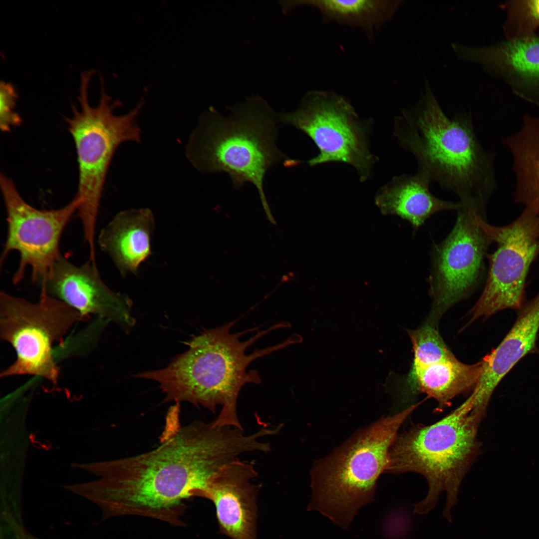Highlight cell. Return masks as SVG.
<instances>
[{
  "instance_id": "cb8c5ba5",
  "label": "cell",
  "mask_w": 539,
  "mask_h": 539,
  "mask_svg": "<svg viewBox=\"0 0 539 539\" xmlns=\"http://www.w3.org/2000/svg\"><path fill=\"white\" fill-rule=\"evenodd\" d=\"M17 95L12 84L1 81L0 84V128L4 132L20 125L21 119L15 111Z\"/></svg>"
},
{
  "instance_id": "9c48e42d",
  "label": "cell",
  "mask_w": 539,
  "mask_h": 539,
  "mask_svg": "<svg viewBox=\"0 0 539 539\" xmlns=\"http://www.w3.org/2000/svg\"><path fill=\"white\" fill-rule=\"evenodd\" d=\"M277 117L279 122L299 129L316 144L319 154L307 161L310 166L341 162L352 165L362 182L371 176L377 160L369 149V123L343 96L331 91H311L295 110Z\"/></svg>"
},
{
  "instance_id": "6da1fadb",
  "label": "cell",
  "mask_w": 539,
  "mask_h": 539,
  "mask_svg": "<svg viewBox=\"0 0 539 539\" xmlns=\"http://www.w3.org/2000/svg\"><path fill=\"white\" fill-rule=\"evenodd\" d=\"M255 448L253 437L243 429L194 421L175 428L151 451L82 465L100 478L82 484L79 494L99 508L103 520L135 516L183 527L187 499L198 497L221 468Z\"/></svg>"
},
{
  "instance_id": "7402d4cb",
  "label": "cell",
  "mask_w": 539,
  "mask_h": 539,
  "mask_svg": "<svg viewBox=\"0 0 539 539\" xmlns=\"http://www.w3.org/2000/svg\"><path fill=\"white\" fill-rule=\"evenodd\" d=\"M507 17L503 30L507 39L530 37L539 29V0L506 1L500 5Z\"/></svg>"
},
{
  "instance_id": "d4e9b609",
  "label": "cell",
  "mask_w": 539,
  "mask_h": 539,
  "mask_svg": "<svg viewBox=\"0 0 539 539\" xmlns=\"http://www.w3.org/2000/svg\"><path fill=\"white\" fill-rule=\"evenodd\" d=\"M13 539H38L32 535L22 523H16L11 528Z\"/></svg>"
},
{
  "instance_id": "ac0fdd59",
  "label": "cell",
  "mask_w": 539,
  "mask_h": 539,
  "mask_svg": "<svg viewBox=\"0 0 539 539\" xmlns=\"http://www.w3.org/2000/svg\"><path fill=\"white\" fill-rule=\"evenodd\" d=\"M431 182L423 174L395 176L381 187L375 203L384 214L398 216L418 229L433 215L442 211L458 210L459 202L441 199L430 191Z\"/></svg>"
},
{
  "instance_id": "3957f363",
  "label": "cell",
  "mask_w": 539,
  "mask_h": 539,
  "mask_svg": "<svg viewBox=\"0 0 539 539\" xmlns=\"http://www.w3.org/2000/svg\"><path fill=\"white\" fill-rule=\"evenodd\" d=\"M393 134L431 182L455 194L461 204L486 206L497 186L494 156L479 140L470 112L449 118L425 80L416 104L396 117Z\"/></svg>"
},
{
  "instance_id": "2e32d148",
  "label": "cell",
  "mask_w": 539,
  "mask_h": 539,
  "mask_svg": "<svg viewBox=\"0 0 539 539\" xmlns=\"http://www.w3.org/2000/svg\"><path fill=\"white\" fill-rule=\"evenodd\" d=\"M539 292L518 310L516 320L497 347L485 356L479 379L471 395L475 405L486 409L493 392L505 376L526 355L539 353Z\"/></svg>"
},
{
  "instance_id": "7a4b0ae2",
  "label": "cell",
  "mask_w": 539,
  "mask_h": 539,
  "mask_svg": "<svg viewBox=\"0 0 539 539\" xmlns=\"http://www.w3.org/2000/svg\"><path fill=\"white\" fill-rule=\"evenodd\" d=\"M238 320L206 330L187 343L189 349L178 355L166 367L141 372L135 378L154 380L165 394L164 402H188L202 406L213 413L222 407L214 420L220 427L244 429L237 414V401L247 384H259L261 379L255 370L248 371L254 360L296 342L291 336L277 344L246 354L247 349L259 338L277 329L287 327L282 321L259 331L245 341L240 338L257 328L236 333L230 330Z\"/></svg>"
},
{
  "instance_id": "5b68a950",
  "label": "cell",
  "mask_w": 539,
  "mask_h": 539,
  "mask_svg": "<svg viewBox=\"0 0 539 539\" xmlns=\"http://www.w3.org/2000/svg\"><path fill=\"white\" fill-rule=\"evenodd\" d=\"M484 416L475 409L469 396L438 421L427 426L418 424L397 434L390 450L386 471L416 473L428 484L426 498L412 505L413 513H428L435 507L440 493L446 491L443 516L452 522L451 511L458 502L460 486L481 451L477 433Z\"/></svg>"
},
{
  "instance_id": "7c38bea8",
  "label": "cell",
  "mask_w": 539,
  "mask_h": 539,
  "mask_svg": "<svg viewBox=\"0 0 539 539\" xmlns=\"http://www.w3.org/2000/svg\"><path fill=\"white\" fill-rule=\"evenodd\" d=\"M458 211L452 230L432 251L428 279L433 300L432 315H441L477 287L492 243L475 219L481 211L462 205Z\"/></svg>"
},
{
  "instance_id": "ffe728a7",
  "label": "cell",
  "mask_w": 539,
  "mask_h": 539,
  "mask_svg": "<svg viewBox=\"0 0 539 539\" xmlns=\"http://www.w3.org/2000/svg\"><path fill=\"white\" fill-rule=\"evenodd\" d=\"M504 142L513 157L514 200L539 216V117L525 115L519 131Z\"/></svg>"
},
{
  "instance_id": "277c9868",
  "label": "cell",
  "mask_w": 539,
  "mask_h": 539,
  "mask_svg": "<svg viewBox=\"0 0 539 539\" xmlns=\"http://www.w3.org/2000/svg\"><path fill=\"white\" fill-rule=\"evenodd\" d=\"M278 122L277 115L259 97L236 105L227 116L211 108L191 138L189 151L200 171L227 173L237 189L253 184L273 224L264 189L265 176L279 162L292 164L277 146Z\"/></svg>"
},
{
  "instance_id": "ba28073f",
  "label": "cell",
  "mask_w": 539,
  "mask_h": 539,
  "mask_svg": "<svg viewBox=\"0 0 539 539\" xmlns=\"http://www.w3.org/2000/svg\"><path fill=\"white\" fill-rule=\"evenodd\" d=\"M84 319L76 310L43 291L34 302L1 291L0 336L11 344L16 357L0 377L34 375L56 383L59 369L53 345Z\"/></svg>"
},
{
  "instance_id": "4fadbf2b",
  "label": "cell",
  "mask_w": 539,
  "mask_h": 539,
  "mask_svg": "<svg viewBox=\"0 0 539 539\" xmlns=\"http://www.w3.org/2000/svg\"><path fill=\"white\" fill-rule=\"evenodd\" d=\"M41 291L72 307L85 319L95 315L124 326L134 324L130 299L110 289L101 278L96 264L90 260L77 266L61 255Z\"/></svg>"
},
{
  "instance_id": "5bb4252c",
  "label": "cell",
  "mask_w": 539,
  "mask_h": 539,
  "mask_svg": "<svg viewBox=\"0 0 539 539\" xmlns=\"http://www.w3.org/2000/svg\"><path fill=\"white\" fill-rule=\"evenodd\" d=\"M258 476L254 463L239 459L221 468L199 495L213 502L220 532L232 539H257L258 488L251 481Z\"/></svg>"
},
{
  "instance_id": "d6986e66",
  "label": "cell",
  "mask_w": 539,
  "mask_h": 539,
  "mask_svg": "<svg viewBox=\"0 0 539 539\" xmlns=\"http://www.w3.org/2000/svg\"><path fill=\"white\" fill-rule=\"evenodd\" d=\"M482 361L467 364L455 357L410 370L407 378L410 389L435 399L438 410L450 405L457 395L475 387L482 371Z\"/></svg>"
},
{
  "instance_id": "8992f818",
  "label": "cell",
  "mask_w": 539,
  "mask_h": 539,
  "mask_svg": "<svg viewBox=\"0 0 539 539\" xmlns=\"http://www.w3.org/2000/svg\"><path fill=\"white\" fill-rule=\"evenodd\" d=\"M418 405L382 417L318 461L311 470L308 510L318 511L347 529L358 511L374 501L377 481L387 469L398 431Z\"/></svg>"
},
{
  "instance_id": "30bf717a",
  "label": "cell",
  "mask_w": 539,
  "mask_h": 539,
  "mask_svg": "<svg viewBox=\"0 0 539 539\" xmlns=\"http://www.w3.org/2000/svg\"><path fill=\"white\" fill-rule=\"evenodd\" d=\"M484 215L475 219L498 248L487 255L489 269L483 291L471 311V322L488 318L506 309L518 310L525 300L526 280L531 265L539 255V216L525 208L511 223L489 224Z\"/></svg>"
},
{
  "instance_id": "603a6c76",
  "label": "cell",
  "mask_w": 539,
  "mask_h": 539,
  "mask_svg": "<svg viewBox=\"0 0 539 539\" xmlns=\"http://www.w3.org/2000/svg\"><path fill=\"white\" fill-rule=\"evenodd\" d=\"M414 353L411 370L455 357L441 336L436 325L427 323L408 331Z\"/></svg>"
},
{
  "instance_id": "44dd1931",
  "label": "cell",
  "mask_w": 539,
  "mask_h": 539,
  "mask_svg": "<svg viewBox=\"0 0 539 539\" xmlns=\"http://www.w3.org/2000/svg\"><path fill=\"white\" fill-rule=\"evenodd\" d=\"M401 0H311L293 1L294 7L308 5L316 8L323 20L360 28L372 39L394 16Z\"/></svg>"
},
{
  "instance_id": "e0dca14e",
  "label": "cell",
  "mask_w": 539,
  "mask_h": 539,
  "mask_svg": "<svg viewBox=\"0 0 539 539\" xmlns=\"http://www.w3.org/2000/svg\"><path fill=\"white\" fill-rule=\"evenodd\" d=\"M155 219L148 208L118 213L100 232L98 243L112 259L121 275L136 274L152 254L151 236Z\"/></svg>"
},
{
  "instance_id": "52a82bcc",
  "label": "cell",
  "mask_w": 539,
  "mask_h": 539,
  "mask_svg": "<svg viewBox=\"0 0 539 539\" xmlns=\"http://www.w3.org/2000/svg\"><path fill=\"white\" fill-rule=\"evenodd\" d=\"M91 71L81 76L78 100L81 109L73 107V116L66 121L75 145L79 169L78 186L75 196L79 200L77 211L80 220L84 240L90 246L95 242L97 218L105 178L117 148L126 141L138 142L140 130L136 118L141 108L140 102L129 112L116 115L112 104L104 91L99 103L92 107L88 100V87Z\"/></svg>"
},
{
  "instance_id": "8fae6325",
  "label": "cell",
  "mask_w": 539,
  "mask_h": 539,
  "mask_svg": "<svg viewBox=\"0 0 539 539\" xmlns=\"http://www.w3.org/2000/svg\"><path fill=\"white\" fill-rule=\"evenodd\" d=\"M0 184L7 222L6 238L0 265L10 252H17L19 263L12 278L13 283L17 284L22 280L26 269H29L31 281L41 287L61 256V237L77 212L79 200L75 197L61 208L40 210L26 203L12 181L2 174Z\"/></svg>"
},
{
  "instance_id": "9a60e30c",
  "label": "cell",
  "mask_w": 539,
  "mask_h": 539,
  "mask_svg": "<svg viewBox=\"0 0 539 539\" xmlns=\"http://www.w3.org/2000/svg\"><path fill=\"white\" fill-rule=\"evenodd\" d=\"M452 48L460 59L481 64L516 95L539 107V35L479 47L455 43Z\"/></svg>"
}]
</instances>
